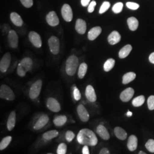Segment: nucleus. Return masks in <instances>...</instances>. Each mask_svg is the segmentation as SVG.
Here are the masks:
<instances>
[{
	"label": "nucleus",
	"mask_w": 154,
	"mask_h": 154,
	"mask_svg": "<svg viewBox=\"0 0 154 154\" xmlns=\"http://www.w3.org/2000/svg\"><path fill=\"white\" fill-rule=\"evenodd\" d=\"M149 60L152 63H154V52L152 53H151L150 55H149Z\"/></svg>",
	"instance_id": "obj_47"
},
{
	"label": "nucleus",
	"mask_w": 154,
	"mask_h": 154,
	"mask_svg": "<svg viewBox=\"0 0 154 154\" xmlns=\"http://www.w3.org/2000/svg\"><path fill=\"white\" fill-rule=\"evenodd\" d=\"M121 39L120 34L116 31H114L110 34L108 37V41L110 45H116L118 44Z\"/></svg>",
	"instance_id": "obj_22"
},
{
	"label": "nucleus",
	"mask_w": 154,
	"mask_h": 154,
	"mask_svg": "<svg viewBox=\"0 0 154 154\" xmlns=\"http://www.w3.org/2000/svg\"><path fill=\"white\" fill-rule=\"evenodd\" d=\"M123 7V4L122 2H118L116 4L112 7V11H114L115 13H119L121 12Z\"/></svg>",
	"instance_id": "obj_36"
},
{
	"label": "nucleus",
	"mask_w": 154,
	"mask_h": 154,
	"mask_svg": "<svg viewBox=\"0 0 154 154\" xmlns=\"http://www.w3.org/2000/svg\"><path fill=\"white\" fill-rule=\"evenodd\" d=\"M49 118L48 115L43 114L41 116L35 123L34 124L33 128L35 130H39L44 128L49 122Z\"/></svg>",
	"instance_id": "obj_11"
},
{
	"label": "nucleus",
	"mask_w": 154,
	"mask_h": 154,
	"mask_svg": "<svg viewBox=\"0 0 154 154\" xmlns=\"http://www.w3.org/2000/svg\"><path fill=\"white\" fill-rule=\"evenodd\" d=\"M88 70V65L85 63H82L80 65L79 67V70H78V75L79 78L80 79H83Z\"/></svg>",
	"instance_id": "obj_31"
},
{
	"label": "nucleus",
	"mask_w": 154,
	"mask_h": 154,
	"mask_svg": "<svg viewBox=\"0 0 154 154\" xmlns=\"http://www.w3.org/2000/svg\"><path fill=\"white\" fill-rule=\"evenodd\" d=\"M29 38L31 43L36 48H39L42 46V40L40 35L35 32H31L29 34Z\"/></svg>",
	"instance_id": "obj_12"
},
{
	"label": "nucleus",
	"mask_w": 154,
	"mask_h": 154,
	"mask_svg": "<svg viewBox=\"0 0 154 154\" xmlns=\"http://www.w3.org/2000/svg\"><path fill=\"white\" fill-rule=\"evenodd\" d=\"M139 154H146V153H145V152H143V151H140V152H139Z\"/></svg>",
	"instance_id": "obj_49"
},
{
	"label": "nucleus",
	"mask_w": 154,
	"mask_h": 154,
	"mask_svg": "<svg viewBox=\"0 0 154 154\" xmlns=\"http://www.w3.org/2000/svg\"><path fill=\"white\" fill-rule=\"evenodd\" d=\"M75 137L74 132L71 130L67 131L65 134V139L68 142H71Z\"/></svg>",
	"instance_id": "obj_37"
},
{
	"label": "nucleus",
	"mask_w": 154,
	"mask_h": 154,
	"mask_svg": "<svg viewBox=\"0 0 154 154\" xmlns=\"http://www.w3.org/2000/svg\"><path fill=\"white\" fill-rule=\"evenodd\" d=\"M0 98L12 101L15 99V94L11 88L6 85H2L0 88Z\"/></svg>",
	"instance_id": "obj_4"
},
{
	"label": "nucleus",
	"mask_w": 154,
	"mask_h": 154,
	"mask_svg": "<svg viewBox=\"0 0 154 154\" xmlns=\"http://www.w3.org/2000/svg\"><path fill=\"white\" fill-rule=\"evenodd\" d=\"M16 113L14 111H13L10 113L7 121L6 126H7L8 130L10 131H12L16 126Z\"/></svg>",
	"instance_id": "obj_18"
},
{
	"label": "nucleus",
	"mask_w": 154,
	"mask_h": 154,
	"mask_svg": "<svg viewBox=\"0 0 154 154\" xmlns=\"http://www.w3.org/2000/svg\"><path fill=\"white\" fill-rule=\"evenodd\" d=\"M62 16L66 22H70L72 20V11L70 6L68 4L63 5L61 9Z\"/></svg>",
	"instance_id": "obj_10"
},
{
	"label": "nucleus",
	"mask_w": 154,
	"mask_h": 154,
	"mask_svg": "<svg viewBox=\"0 0 154 154\" xmlns=\"http://www.w3.org/2000/svg\"><path fill=\"white\" fill-rule=\"evenodd\" d=\"M82 154H90V150H89L88 146H84L83 147Z\"/></svg>",
	"instance_id": "obj_44"
},
{
	"label": "nucleus",
	"mask_w": 154,
	"mask_h": 154,
	"mask_svg": "<svg viewBox=\"0 0 154 154\" xmlns=\"http://www.w3.org/2000/svg\"><path fill=\"white\" fill-rule=\"evenodd\" d=\"M52 154V153H48V154Z\"/></svg>",
	"instance_id": "obj_50"
},
{
	"label": "nucleus",
	"mask_w": 154,
	"mask_h": 154,
	"mask_svg": "<svg viewBox=\"0 0 154 154\" xmlns=\"http://www.w3.org/2000/svg\"><path fill=\"white\" fill-rule=\"evenodd\" d=\"M59 132L57 130H52L45 132L42 135V138L46 140H50L58 136Z\"/></svg>",
	"instance_id": "obj_26"
},
{
	"label": "nucleus",
	"mask_w": 154,
	"mask_h": 154,
	"mask_svg": "<svg viewBox=\"0 0 154 154\" xmlns=\"http://www.w3.org/2000/svg\"><path fill=\"white\" fill-rule=\"evenodd\" d=\"M50 51L54 55L58 54L60 49V40L55 36H51L48 41Z\"/></svg>",
	"instance_id": "obj_6"
},
{
	"label": "nucleus",
	"mask_w": 154,
	"mask_h": 154,
	"mask_svg": "<svg viewBox=\"0 0 154 154\" xmlns=\"http://www.w3.org/2000/svg\"><path fill=\"white\" fill-rule=\"evenodd\" d=\"M147 105L149 110H154V95H151L149 97L147 100Z\"/></svg>",
	"instance_id": "obj_40"
},
{
	"label": "nucleus",
	"mask_w": 154,
	"mask_h": 154,
	"mask_svg": "<svg viewBox=\"0 0 154 154\" xmlns=\"http://www.w3.org/2000/svg\"><path fill=\"white\" fill-rule=\"evenodd\" d=\"M146 148L150 152L154 153V139H149V140L146 143Z\"/></svg>",
	"instance_id": "obj_35"
},
{
	"label": "nucleus",
	"mask_w": 154,
	"mask_h": 154,
	"mask_svg": "<svg viewBox=\"0 0 154 154\" xmlns=\"http://www.w3.org/2000/svg\"><path fill=\"white\" fill-rule=\"evenodd\" d=\"M73 96H74V98L77 100L78 101L81 98V94L80 91L79 90V89L77 88L76 86L74 87V90H73Z\"/></svg>",
	"instance_id": "obj_39"
},
{
	"label": "nucleus",
	"mask_w": 154,
	"mask_h": 154,
	"mask_svg": "<svg viewBox=\"0 0 154 154\" xmlns=\"http://www.w3.org/2000/svg\"><path fill=\"white\" fill-rule=\"evenodd\" d=\"M115 63L116 61L112 58H110L106 61L103 66V69L105 72H108L110 71L114 67Z\"/></svg>",
	"instance_id": "obj_32"
},
{
	"label": "nucleus",
	"mask_w": 154,
	"mask_h": 154,
	"mask_svg": "<svg viewBox=\"0 0 154 154\" xmlns=\"http://www.w3.org/2000/svg\"><path fill=\"white\" fill-rule=\"evenodd\" d=\"M67 147L65 143H61L58 145L57 149V154H66Z\"/></svg>",
	"instance_id": "obj_34"
},
{
	"label": "nucleus",
	"mask_w": 154,
	"mask_h": 154,
	"mask_svg": "<svg viewBox=\"0 0 154 154\" xmlns=\"http://www.w3.org/2000/svg\"><path fill=\"white\" fill-rule=\"evenodd\" d=\"M11 20L17 26H21L23 25V21L21 16L15 12H13L11 14Z\"/></svg>",
	"instance_id": "obj_24"
},
{
	"label": "nucleus",
	"mask_w": 154,
	"mask_h": 154,
	"mask_svg": "<svg viewBox=\"0 0 154 154\" xmlns=\"http://www.w3.org/2000/svg\"><path fill=\"white\" fill-rule=\"evenodd\" d=\"M144 101V97L143 95H140L132 100V104L134 107H139L143 105Z\"/></svg>",
	"instance_id": "obj_33"
},
{
	"label": "nucleus",
	"mask_w": 154,
	"mask_h": 154,
	"mask_svg": "<svg viewBox=\"0 0 154 154\" xmlns=\"http://www.w3.org/2000/svg\"><path fill=\"white\" fill-rule=\"evenodd\" d=\"M99 154H110V152L109 149L105 147L100 149Z\"/></svg>",
	"instance_id": "obj_45"
},
{
	"label": "nucleus",
	"mask_w": 154,
	"mask_h": 154,
	"mask_svg": "<svg viewBox=\"0 0 154 154\" xmlns=\"http://www.w3.org/2000/svg\"><path fill=\"white\" fill-rule=\"evenodd\" d=\"M134 94V90L131 88H128L125 89L122 92L120 95V99L124 102H128L131 99Z\"/></svg>",
	"instance_id": "obj_16"
},
{
	"label": "nucleus",
	"mask_w": 154,
	"mask_h": 154,
	"mask_svg": "<svg viewBox=\"0 0 154 154\" xmlns=\"http://www.w3.org/2000/svg\"><path fill=\"white\" fill-rule=\"evenodd\" d=\"M132 50V46L130 45H127L122 48L119 52V57L120 58H125L127 57Z\"/></svg>",
	"instance_id": "obj_27"
},
{
	"label": "nucleus",
	"mask_w": 154,
	"mask_h": 154,
	"mask_svg": "<svg viewBox=\"0 0 154 154\" xmlns=\"http://www.w3.org/2000/svg\"><path fill=\"white\" fill-rule=\"evenodd\" d=\"M132 115V112H131V111H130L129 110L128 111V112L126 113V116H128V117H130V116H131Z\"/></svg>",
	"instance_id": "obj_48"
},
{
	"label": "nucleus",
	"mask_w": 154,
	"mask_h": 154,
	"mask_svg": "<svg viewBox=\"0 0 154 154\" xmlns=\"http://www.w3.org/2000/svg\"><path fill=\"white\" fill-rule=\"evenodd\" d=\"M46 106L49 110L54 112H58L61 111V105L58 101L54 98H48L46 102Z\"/></svg>",
	"instance_id": "obj_9"
},
{
	"label": "nucleus",
	"mask_w": 154,
	"mask_h": 154,
	"mask_svg": "<svg viewBox=\"0 0 154 154\" xmlns=\"http://www.w3.org/2000/svg\"><path fill=\"white\" fill-rule=\"evenodd\" d=\"M75 29L79 34H84L86 33V29H87L86 22L82 19H78L75 23Z\"/></svg>",
	"instance_id": "obj_19"
},
{
	"label": "nucleus",
	"mask_w": 154,
	"mask_h": 154,
	"mask_svg": "<svg viewBox=\"0 0 154 154\" xmlns=\"http://www.w3.org/2000/svg\"><path fill=\"white\" fill-rule=\"evenodd\" d=\"M96 6V2L95 1H93L90 2L88 6V11L89 13H92L93 12L95 9V7Z\"/></svg>",
	"instance_id": "obj_43"
},
{
	"label": "nucleus",
	"mask_w": 154,
	"mask_h": 154,
	"mask_svg": "<svg viewBox=\"0 0 154 154\" xmlns=\"http://www.w3.org/2000/svg\"><path fill=\"white\" fill-rule=\"evenodd\" d=\"M8 41L10 45V46L12 48H16L18 44V37L16 32L11 30L8 33Z\"/></svg>",
	"instance_id": "obj_13"
},
{
	"label": "nucleus",
	"mask_w": 154,
	"mask_h": 154,
	"mask_svg": "<svg viewBox=\"0 0 154 154\" xmlns=\"http://www.w3.org/2000/svg\"><path fill=\"white\" fill-rule=\"evenodd\" d=\"M90 0H81V4L83 6H86L88 5Z\"/></svg>",
	"instance_id": "obj_46"
},
{
	"label": "nucleus",
	"mask_w": 154,
	"mask_h": 154,
	"mask_svg": "<svg viewBox=\"0 0 154 154\" xmlns=\"http://www.w3.org/2000/svg\"><path fill=\"white\" fill-rule=\"evenodd\" d=\"M22 5L26 8H29L33 5V0H20Z\"/></svg>",
	"instance_id": "obj_42"
},
{
	"label": "nucleus",
	"mask_w": 154,
	"mask_h": 154,
	"mask_svg": "<svg viewBox=\"0 0 154 154\" xmlns=\"http://www.w3.org/2000/svg\"><path fill=\"white\" fill-rule=\"evenodd\" d=\"M96 131L99 137L103 140H107L110 139V134L108 132L107 128L103 125H98L97 127Z\"/></svg>",
	"instance_id": "obj_17"
},
{
	"label": "nucleus",
	"mask_w": 154,
	"mask_h": 154,
	"mask_svg": "<svg viewBox=\"0 0 154 154\" xmlns=\"http://www.w3.org/2000/svg\"><path fill=\"white\" fill-rule=\"evenodd\" d=\"M114 134L116 137L118 138L119 139L122 140H124L126 139L127 137V134L126 131L121 127H116L114 128Z\"/></svg>",
	"instance_id": "obj_23"
},
{
	"label": "nucleus",
	"mask_w": 154,
	"mask_h": 154,
	"mask_svg": "<svg viewBox=\"0 0 154 154\" xmlns=\"http://www.w3.org/2000/svg\"><path fill=\"white\" fill-rule=\"evenodd\" d=\"M127 148L130 151H134L137 149L138 146V138L135 136L132 135L130 136L127 142Z\"/></svg>",
	"instance_id": "obj_20"
},
{
	"label": "nucleus",
	"mask_w": 154,
	"mask_h": 154,
	"mask_svg": "<svg viewBox=\"0 0 154 154\" xmlns=\"http://www.w3.org/2000/svg\"><path fill=\"white\" fill-rule=\"evenodd\" d=\"M102 32V29L99 26H96L90 30L88 33V38L90 41H94L97 38Z\"/></svg>",
	"instance_id": "obj_21"
},
{
	"label": "nucleus",
	"mask_w": 154,
	"mask_h": 154,
	"mask_svg": "<svg viewBox=\"0 0 154 154\" xmlns=\"http://www.w3.org/2000/svg\"><path fill=\"white\" fill-rule=\"evenodd\" d=\"M78 64H79L78 58L75 55L70 56L66 61V73L70 76L74 75L77 71Z\"/></svg>",
	"instance_id": "obj_3"
},
{
	"label": "nucleus",
	"mask_w": 154,
	"mask_h": 154,
	"mask_svg": "<svg viewBox=\"0 0 154 154\" xmlns=\"http://www.w3.org/2000/svg\"><path fill=\"white\" fill-rule=\"evenodd\" d=\"M136 78V74L133 72H129L125 74L123 78H122V83L125 85L128 84L131 82H132L133 80L135 79Z\"/></svg>",
	"instance_id": "obj_29"
},
{
	"label": "nucleus",
	"mask_w": 154,
	"mask_h": 154,
	"mask_svg": "<svg viewBox=\"0 0 154 154\" xmlns=\"http://www.w3.org/2000/svg\"><path fill=\"white\" fill-rule=\"evenodd\" d=\"M127 7L131 10H137L139 8V5L138 4L132 2H128L126 3Z\"/></svg>",
	"instance_id": "obj_41"
},
{
	"label": "nucleus",
	"mask_w": 154,
	"mask_h": 154,
	"mask_svg": "<svg viewBox=\"0 0 154 154\" xmlns=\"http://www.w3.org/2000/svg\"><path fill=\"white\" fill-rule=\"evenodd\" d=\"M33 67V61L31 58L26 57L20 62L17 67V74L21 77L25 76L29 71H30Z\"/></svg>",
	"instance_id": "obj_2"
},
{
	"label": "nucleus",
	"mask_w": 154,
	"mask_h": 154,
	"mask_svg": "<svg viewBox=\"0 0 154 154\" xmlns=\"http://www.w3.org/2000/svg\"><path fill=\"white\" fill-rule=\"evenodd\" d=\"M46 22L51 26H55L59 24V18L55 11H50L46 16Z\"/></svg>",
	"instance_id": "obj_14"
},
{
	"label": "nucleus",
	"mask_w": 154,
	"mask_h": 154,
	"mask_svg": "<svg viewBox=\"0 0 154 154\" xmlns=\"http://www.w3.org/2000/svg\"><path fill=\"white\" fill-rule=\"evenodd\" d=\"M85 95L88 101L91 103H94L97 100V95L94 88L91 85H89L86 87Z\"/></svg>",
	"instance_id": "obj_15"
},
{
	"label": "nucleus",
	"mask_w": 154,
	"mask_h": 154,
	"mask_svg": "<svg viewBox=\"0 0 154 154\" xmlns=\"http://www.w3.org/2000/svg\"><path fill=\"white\" fill-rule=\"evenodd\" d=\"M42 86V82L40 79L34 83L29 90V97L32 99L37 98L41 93Z\"/></svg>",
	"instance_id": "obj_5"
},
{
	"label": "nucleus",
	"mask_w": 154,
	"mask_h": 154,
	"mask_svg": "<svg viewBox=\"0 0 154 154\" xmlns=\"http://www.w3.org/2000/svg\"><path fill=\"white\" fill-rule=\"evenodd\" d=\"M11 54L9 53H6L0 61V71L1 72H7L11 62Z\"/></svg>",
	"instance_id": "obj_7"
},
{
	"label": "nucleus",
	"mask_w": 154,
	"mask_h": 154,
	"mask_svg": "<svg viewBox=\"0 0 154 154\" xmlns=\"http://www.w3.org/2000/svg\"><path fill=\"white\" fill-rule=\"evenodd\" d=\"M127 23L129 29L132 31H135L138 29L139 22L138 20L135 17H132L128 18L127 20Z\"/></svg>",
	"instance_id": "obj_28"
},
{
	"label": "nucleus",
	"mask_w": 154,
	"mask_h": 154,
	"mask_svg": "<svg viewBox=\"0 0 154 154\" xmlns=\"http://www.w3.org/2000/svg\"><path fill=\"white\" fill-rule=\"evenodd\" d=\"M67 121V118L65 116H56L54 120L53 123L55 126L61 127L63 126Z\"/></svg>",
	"instance_id": "obj_25"
},
{
	"label": "nucleus",
	"mask_w": 154,
	"mask_h": 154,
	"mask_svg": "<svg viewBox=\"0 0 154 154\" xmlns=\"http://www.w3.org/2000/svg\"><path fill=\"white\" fill-rule=\"evenodd\" d=\"M110 7V4L109 2L107 1H105L104 2L102 6H100V8L99 9V13L100 14H103L107 11L109 8Z\"/></svg>",
	"instance_id": "obj_38"
},
{
	"label": "nucleus",
	"mask_w": 154,
	"mask_h": 154,
	"mask_svg": "<svg viewBox=\"0 0 154 154\" xmlns=\"http://www.w3.org/2000/svg\"><path fill=\"white\" fill-rule=\"evenodd\" d=\"M12 137L11 136H7L3 138L0 142V150L2 151L8 147V146L11 143Z\"/></svg>",
	"instance_id": "obj_30"
},
{
	"label": "nucleus",
	"mask_w": 154,
	"mask_h": 154,
	"mask_svg": "<svg viewBox=\"0 0 154 154\" xmlns=\"http://www.w3.org/2000/svg\"><path fill=\"white\" fill-rule=\"evenodd\" d=\"M77 142L80 144L91 146H95L98 143V138L95 134L88 128H83L77 134Z\"/></svg>",
	"instance_id": "obj_1"
},
{
	"label": "nucleus",
	"mask_w": 154,
	"mask_h": 154,
	"mask_svg": "<svg viewBox=\"0 0 154 154\" xmlns=\"http://www.w3.org/2000/svg\"><path fill=\"white\" fill-rule=\"evenodd\" d=\"M77 114L80 120L83 122H87L90 119V115L88 110L83 105H78L77 109Z\"/></svg>",
	"instance_id": "obj_8"
}]
</instances>
